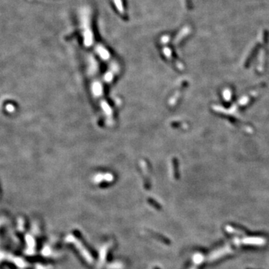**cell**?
Masks as SVG:
<instances>
[{
  "mask_svg": "<svg viewBox=\"0 0 269 269\" xmlns=\"http://www.w3.org/2000/svg\"><path fill=\"white\" fill-rule=\"evenodd\" d=\"M68 241H70V242H72L74 244H75V247L78 249V250L80 251L81 254L84 256V258L86 259V261H87V262H92L93 259H92L91 256H90V253L87 252V249L84 247V245H82V244H81L78 240L75 239L73 236H69Z\"/></svg>",
  "mask_w": 269,
  "mask_h": 269,
  "instance_id": "6da1fadb",
  "label": "cell"
},
{
  "mask_svg": "<svg viewBox=\"0 0 269 269\" xmlns=\"http://www.w3.org/2000/svg\"><path fill=\"white\" fill-rule=\"evenodd\" d=\"M109 247H110V244H106L102 247V249H101L100 255H99V265H101L103 264V262L105 261V256H106V254H107V250H108Z\"/></svg>",
  "mask_w": 269,
  "mask_h": 269,
  "instance_id": "7a4b0ae2",
  "label": "cell"
},
{
  "mask_svg": "<svg viewBox=\"0 0 269 269\" xmlns=\"http://www.w3.org/2000/svg\"><path fill=\"white\" fill-rule=\"evenodd\" d=\"M259 47H260V44H259V43H258V44L256 45V46H255L254 49H253V51H252L251 53L250 54V55H249V56H248V58H247V61H246V64H245L246 66H248L249 65L250 62L252 61V60H253V58H254L255 55H256V52H257L258 50H259Z\"/></svg>",
  "mask_w": 269,
  "mask_h": 269,
  "instance_id": "3957f363",
  "label": "cell"
},
{
  "mask_svg": "<svg viewBox=\"0 0 269 269\" xmlns=\"http://www.w3.org/2000/svg\"><path fill=\"white\" fill-rule=\"evenodd\" d=\"M110 267H111V269H121L123 265L120 263H114L110 265Z\"/></svg>",
  "mask_w": 269,
  "mask_h": 269,
  "instance_id": "277c9868",
  "label": "cell"
},
{
  "mask_svg": "<svg viewBox=\"0 0 269 269\" xmlns=\"http://www.w3.org/2000/svg\"><path fill=\"white\" fill-rule=\"evenodd\" d=\"M197 265H197V264H195V263H194V266H193L192 268H191V269H197Z\"/></svg>",
  "mask_w": 269,
  "mask_h": 269,
  "instance_id": "5b68a950",
  "label": "cell"
}]
</instances>
